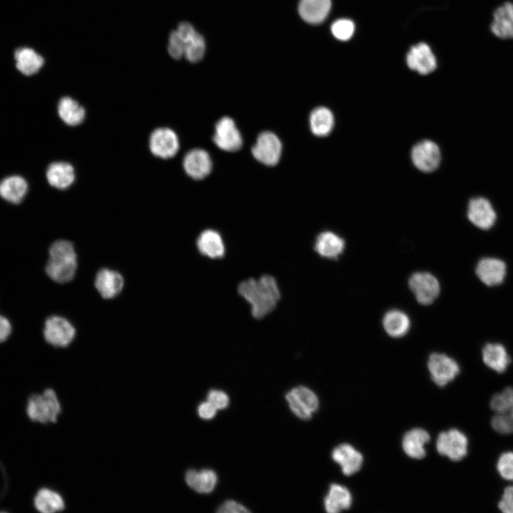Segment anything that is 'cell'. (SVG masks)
Wrapping results in <instances>:
<instances>
[{
	"instance_id": "6da1fadb",
	"label": "cell",
	"mask_w": 513,
	"mask_h": 513,
	"mask_svg": "<svg viewBox=\"0 0 513 513\" xmlns=\"http://www.w3.org/2000/svg\"><path fill=\"white\" fill-rule=\"evenodd\" d=\"M238 292L250 304L252 314L256 319L271 313L281 297L276 280L269 274L242 281Z\"/></svg>"
},
{
	"instance_id": "7a4b0ae2",
	"label": "cell",
	"mask_w": 513,
	"mask_h": 513,
	"mask_svg": "<svg viewBox=\"0 0 513 513\" xmlns=\"http://www.w3.org/2000/svg\"><path fill=\"white\" fill-rule=\"evenodd\" d=\"M167 51L175 59L185 57L191 63L200 61L205 52V41L188 22H182L169 36Z\"/></svg>"
},
{
	"instance_id": "3957f363",
	"label": "cell",
	"mask_w": 513,
	"mask_h": 513,
	"mask_svg": "<svg viewBox=\"0 0 513 513\" xmlns=\"http://www.w3.org/2000/svg\"><path fill=\"white\" fill-rule=\"evenodd\" d=\"M48 254L45 269L47 275L61 284L71 281L77 269V255L73 244L68 240H57L50 246Z\"/></svg>"
},
{
	"instance_id": "277c9868",
	"label": "cell",
	"mask_w": 513,
	"mask_h": 513,
	"mask_svg": "<svg viewBox=\"0 0 513 513\" xmlns=\"http://www.w3.org/2000/svg\"><path fill=\"white\" fill-rule=\"evenodd\" d=\"M61 410L57 394L52 388L31 395L26 405L28 418L33 422L41 424L56 423Z\"/></svg>"
},
{
	"instance_id": "5b68a950",
	"label": "cell",
	"mask_w": 513,
	"mask_h": 513,
	"mask_svg": "<svg viewBox=\"0 0 513 513\" xmlns=\"http://www.w3.org/2000/svg\"><path fill=\"white\" fill-rule=\"evenodd\" d=\"M490 407L495 413L491 420L493 429L501 434L513 433V388L494 394Z\"/></svg>"
},
{
	"instance_id": "8992f818",
	"label": "cell",
	"mask_w": 513,
	"mask_h": 513,
	"mask_svg": "<svg viewBox=\"0 0 513 513\" xmlns=\"http://www.w3.org/2000/svg\"><path fill=\"white\" fill-rule=\"evenodd\" d=\"M43 335L45 341L56 348L67 347L74 339L76 329L66 318L51 316L46 318Z\"/></svg>"
},
{
	"instance_id": "52a82bcc",
	"label": "cell",
	"mask_w": 513,
	"mask_h": 513,
	"mask_svg": "<svg viewBox=\"0 0 513 513\" xmlns=\"http://www.w3.org/2000/svg\"><path fill=\"white\" fill-rule=\"evenodd\" d=\"M467 447L466 435L454 428L440 432L436 441L438 453L452 461H460L465 457L467 453Z\"/></svg>"
},
{
	"instance_id": "ba28073f",
	"label": "cell",
	"mask_w": 513,
	"mask_h": 513,
	"mask_svg": "<svg viewBox=\"0 0 513 513\" xmlns=\"http://www.w3.org/2000/svg\"><path fill=\"white\" fill-rule=\"evenodd\" d=\"M282 145L279 138L273 133L265 131L257 138L252 152L254 157L267 166L276 165L281 157Z\"/></svg>"
},
{
	"instance_id": "9c48e42d",
	"label": "cell",
	"mask_w": 513,
	"mask_h": 513,
	"mask_svg": "<svg viewBox=\"0 0 513 513\" xmlns=\"http://www.w3.org/2000/svg\"><path fill=\"white\" fill-rule=\"evenodd\" d=\"M286 398L291 411L303 420L309 419L318 407L316 395L306 387L299 386L293 388L286 394Z\"/></svg>"
},
{
	"instance_id": "30bf717a",
	"label": "cell",
	"mask_w": 513,
	"mask_h": 513,
	"mask_svg": "<svg viewBox=\"0 0 513 513\" xmlns=\"http://www.w3.org/2000/svg\"><path fill=\"white\" fill-rule=\"evenodd\" d=\"M428 367L432 381L441 387L453 380L460 373L457 363L442 353H432L428 359Z\"/></svg>"
},
{
	"instance_id": "8fae6325",
	"label": "cell",
	"mask_w": 513,
	"mask_h": 513,
	"mask_svg": "<svg viewBox=\"0 0 513 513\" xmlns=\"http://www.w3.org/2000/svg\"><path fill=\"white\" fill-rule=\"evenodd\" d=\"M149 147L153 155L162 159H170L178 152L179 139L170 128H158L150 136Z\"/></svg>"
},
{
	"instance_id": "7c38bea8",
	"label": "cell",
	"mask_w": 513,
	"mask_h": 513,
	"mask_svg": "<svg viewBox=\"0 0 513 513\" xmlns=\"http://www.w3.org/2000/svg\"><path fill=\"white\" fill-rule=\"evenodd\" d=\"M213 141L222 150L235 152L242 145V138L234 121L229 117H223L215 125Z\"/></svg>"
},
{
	"instance_id": "4fadbf2b",
	"label": "cell",
	"mask_w": 513,
	"mask_h": 513,
	"mask_svg": "<svg viewBox=\"0 0 513 513\" xmlns=\"http://www.w3.org/2000/svg\"><path fill=\"white\" fill-rule=\"evenodd\" d=\"M409 286L417 301L423 305L432 304L440 292L437 279L428 272L414 273L409 279Z\"/></svg>"
},
{
	"instance_id": "5bb4252c",
	"label": "cell",
	"mask_w": 513,
	"mask_h": 513,
	"mask_svg": "<svg viewBox=\"0 0 513 513\" xmlns=\"http://www.w3.org/2000/svg\"><path fill=\"white\" fill-rule=\"evenodd\" d=\"M411 158L414 165L420 170L432 172L437 169L440 164V150L432 141L423 140L413 147Z\"/></svg>"
},
{
	"instance_id": "9a60e30c",
	"label": "cell",
	"mask_w": 513,
	"mask_h": 513,
	"mask_svg": "<svg viewBox=\"0 0 513 513\" xmlns=\"http://www.w3.org/2000/svg\"><path fill=\"white\" fill-rule=\"evenodd\" d=\"M467 217L475 226L486 230L494 224L497 214L487 199L477 197L471 199L469 202Z\"/></svg>"
},
{
	"instance_id": "2e32d148",
	"label": "cell",
	"mask_w": 513,
	"mask_h": 513,
	"mask_svg": "<svg viewBox=\"0 0 513 513\" xmlns=\"http://www.w3.org/2000/svg\"><path fill=\"white\" fill-rule=\"evenodd\" d=\"M408 67L420 74L432 73L437 66V61L430 46L425 43H419L412 46L406 57Z\"/></svg>"
},
{
	"instance_id": "e0dca14e",
	"label": "cell",
	"mask_w": 513,
	"mask_h": 513,
	"mask_svg": "<svg viewBox=\"0 0 513 513\" xmlns=\"http://www.w3.org/2000/svg\"><path fill=\"white\" fill-rule=\"evenodd\" d=\"M182 164L187 175L197 180L208 176L212 167L209 155L202 149L189 151L184 157Z\"/></svg>"
},
{
	"instance_id": "ac0fdd59",
	"label": "cell",
	"mask_w": 513,
	"mask_h": 513,
	"mask_svg": "<svg viewBox=\"0 0 513 513\" xmlns=\"http://www.w3.org/2000/svg\"><path fill=\"white\" fill-rule=\"evenodd\" d=\"M491 32L501 39H513V1H506L493 12Z\"/></svg>"
},
{
	"instance_id": "d6986e66",
	"label": "cell",
	"mask_w": 513,
	"mask_h": 513,
	"mask_svg": "<svg viewBox=\"0 0 513 513\" xmlns=\"http://www.w3.org/2000/svg\"><path fill=\"white\" fill-rule=\"evenodd\" d=\"M331 457L333 461L341 466L343 473L347 476L359 471L363 462L361 453L347 443L336 447L332 451Z\"/></svg>"
},
{
	"instance_id": "ffe728a7",
	"label": "cell",
	"mask_w": 513,
	"mask_h": 513,
	"mask_svg": "<svg viewBox=\"0 0 513 513\" xmlns=\"http://www.w3.org/2000/svg\"><path fill=\"white\" fill-rule=\"evenodd\" d=\"M507 273L505 263L501 259L485 257L476 266V274L484 284L491 286L500 284Z\"/></svg>"
},
{
	"instance_id": "44dd1931",
	"label": "cell",
	"mask_w": 513,
	"mask_h": 513,
	"mask_svg": "<svg viewBox=\"0 0 513 513\" xmlns=\"http://www.w3.org/2000/svg\"><path fill=\"white\" fill-rule=\"evenodd\" d=\"M123 286V277L116 271L102 269L96 274L95 286L103 299L114 298L120 294Z\"/></svg>"
},
{
	"instance_id": "7402d4cb",
	"label": "cell",
	"mask_w": 513,
	"mask_h": 513,
	"mask_svg": "<svg viewBox=\"0 0 513 513\" xmlns=\"http://www.w3.org/2000/svg\"><path fill=\"white\" fill-rule=\"evenodd\" d=\"M197 247L202 255L210 259L222 258L225 253V246L221 234L212 229H205L200 234L197 239Z\"/></svg>"
},
{
	"instance_id": "603a6c76",
	"label": "cell",
	"mask_w": 513,
	"mask_h": 513,
	"mask_svg": "<svg viewBox=\"0 0 513 513\" xmlns=\"http://www.w3.org/2000/svg\"><path fill=\"white\" fill-rule=\"evenodd\" d=\"M185 480L194 491L200 494H209L215 489L218 477L217 473L211 469H190L185 473Z\"/></svg>"
},
{
	"instance_id": "cb8c5ba5",
	"label": "cell",
	"mask_w": 513,
	"mask_h": 513,
	"mask_svg": "<svg viewBox=\"0 0 513 513\" xmlns=\"http://www.w3.org/2000/svg\"><path fill=\"white\" fill-rule=\"evenodd\" d=\"M352 501V495L347 487L333 483L329 486L324 497V509L326 513H341L350 508Z\"/></svg>"
},
{
	"instance_id": "d4e9b609",
	"label": "cell",
	"mask_w": 513,
	"mask_h": 513,
	"mask_svg": "<svg viewBox=\"0 0 513 513\" xmlns=\"http://www.w3.org/2000/svg\"><path fill=\"white\" fill-rule=\"evenodd\" d=\"M345 242L338 234L326 231L320 233L314 242L315 251L322 257L335 259L343 252Z\"/></svg>"
},
{
	"instance_id": "484cf974",
	"label": "cell",
	"mask_w": 513,
	"mask_h": 513,
	"mask_svg": "<svg viewBox=\"0 0 513 513\" xmlns=\"http://www.w3.org/2000/svg\"><path fill=\"white\" fill-rule=\"evenodd\" d=\"M46 175L48 184L59 190L68 188L76 178L73 167L66 162L51 163L47 167Z\"/></svg>"
},
{
	"instance_id": "4316f807",
	"label": "cell",
	"mask_w": 513,
	"mask_h": 513,
	"mask_svg": "<svg viewBox=\"0 0 513 513\" xmlns=\"http://www.w3.org/2000/svg\"><path fill=\"white\" fill-rule=\"evenodd\" d=\"M331 6V0H300L299 13L304 21L318 24L327 17Z\"/></svg>"
},
{
	"instance_id": "83f0119b",
	"label": "cell",
	"mask_w": 513,
	"mask_h": 513,
	"mask_svg": "<svg viewBox=\"0 0 513 513\" xmlns=\"http://www.w3.org/2000/svg\"><path fill=\"white\" fill-rule=\"evenodd\" d=\"M429 433L422 428H413L407 432L402 440L405 453L411 458L422 459L426 455L425 445L430 441Z\"/></svg>"
},
{
	"instance_id": "f1b7e54d",
	"label": "cell",
	"mask_w": 513,
	"mask_h": 513,
	"mask_svg": "<svg viewBox=\"0 0 513 513\" xmlns=\"http://www.w3.org/2000/svg\"><path fill=\"white\" fill-rule=\"evenodd\" d=\"M28 190L27 181L19 175L8 176L0 182V197L12 204L21 202Z\"/></svg>"
},
{
	"instance_id": "f546056e",
	"label": "cell",
	"mask_w": 513,
	"mask_h": 513,
	"mask_svg": "<svg viewBox=\"0 0 513 513\" xmlns=\"http://www.w3.org/2000/svg\"><path fill=\"white\" fill-rule=\"evenodd\" d=\"M16 68L24 75L38 73L44 64L42 56L29 47L18 48L14 52Z\"/></svg>"
},
{
	"instance_id": "4dcf8cb0",
	"label": "cell",
	"mask_w": 513,
	"mask_h": 513,
	"mask_svg": "<svg viewBox=\"0 0 513 513\" xmlns=\"http://www.w3.org/2000/svg\"><path fill=\"white\" fill-rule=\"evenodd\" d=\"M33 504L39 513H57L65 507L62 496L56 491L43 487L36 493Z\"/></svg>"
},
{
	"instance_id": "1f68e13d",
	"label": "cell",
	"mask_w": 513,
	"mask_h": 513,
	"mask_svg": "<svg viewBox=\"0 0 513 513\" xmlns=\"http://www.w3.org/2000/svg\"><path fill=\"white\" fill-rule=\"evenodd\" d=\"M482 360L489 368L499 373L504 372L510 363L506 348L500 343L485 345L482 349Z\"/></svg>"
},
{
	"instance_id": "d6a6232c",
	"label": "cell",
	"mask_w": 513,
	"mask_h": 513,
	"mask_svg": "<svg viewBox=\"0 0 513 513\" xmlns=\"http://www.w3.org/2000/svg\"><path fill=\"white\" fill-rule=\"evenodd\" d=\"M58 114L68 125L76 126L81 124L86 118L84 108L73 98L65 96L58 103Z\"/></svg>"
},
{
	"instance_id": "836d02e7",
	"label": "cell",
	"mask_w": 513,
	"mask_h": 513,
	"mask_svg": "<svg viewBox=\"0 0 513 513\" xmlns=\"http://www.w3.org/2000/svg\"><path fill=\"white\" fill-rule=\"evenodd\" d=\"M386 333L394 338L405 336L410 329V318L404 312L394 309L387 312L383 319Z\"/></svg>"
},
{
	"instance_id": "e575fe53",
	"label": "cell",
	"mask_w": 513,
	"mask_h": 513,
	"mask_svg": "<svg viewBox=\"0 0 513 513\" xmlns=\"http://www.w3.org/2000/svg\"><path fill=\"white\" fill-rule=\"evenodd\" d=\"M310 128L316 136L324 137L332 130L334 118L332 112L327 108L318 107L313 110L309 118Z\"/></svg>"
},
{
	"instance_id": "d590c367",
	"label": "cell",
	"mask_w": 513,
	"mask_h": 513,
	"mask_svg": "<svg viewBox=\"0 0 513 513\" xmlns=\"http://www.w3.org/2000/svg\"><path fill=\"white\" fill-rule=\"evenodd\" d=\"M355 30L354 24L349 19H339L336 21L331 26L333 35L341 41L350 39Z\"/></svg>"
},
{
	"instance_id": "8d00e7d4",
	"label": "cell",
	"mask_w": 513,
	"mask_h": 513,
	"mask_svg": "<svg viewBox=\"0 0 513 513\" xmlns=\"http://www.w3.org/2000/svg\"><path fill=\"white\" fill-rule=\"evenodd\" d=\"M497 468L504 479L513 481V452L502 454L497 461Z\"/></svg>"
},
{
	"instance_id": "74e56055",
	"label": "cell",
	"mask_w": 513,
	"mask_h": 513,
	"mask_svg": "<svg viewBox=\"0 0 513 513\" xmlns=\"http://www.w3.org/2000/svg\"><path fill=\"white\" fill-rule=\"evenodd\" d=\"M207 401L217 410H222L228 406L229 397L222 390H212L207 395Z\"/></svg>"
},
{
	"instance_id": "f35d334b",
	"label": "cell",
	"mask_w": 513,
	"mask_h": 513,
	"mask_svg": "<svg viewBox=\"0 0 513 513\" xmlns=\"http://www.w3.org/2000/svg\"><path fill=\"white\" fill-rule=\"evenodd\" d=\"M216 513H252L249 509L241 503L228 499L222 503L217 508Z\"/></svg>"
},
{
	"instance_id": "ab89813d",
	"label": "cell",
	"mask_w": 513,
	"mask_h": 513,
	"mask_svg": "<svg viewBox=\"0 0 513 513\" xmlns=\"http://www.w3.org/2000/svg\"><path fill=\"white\" fill-rule=\"evenodd\" d=\"M498 507L502 513H513V486L504 489Z\"/></svg>"
},
{
	"instance_id": "60d3db41",
	"label": "cell",
	"mask_w": 513,
	"mask_h": 513,
	"mask_svg": "<svg viewBox=\"0 0 513 513\" xmlns=\"http://www.w3.org/2000/svg\"><path fill=\"white\" fill-rule=\"evenodd\" d=\"M217 409L207 400L200 403L197 408L199 416L204 420H209L214 417Z\"/></svg>"
},
{
	"instance_id": "b9f144b4",
	"label": "cell",
	"mask_w": 513,
	"mask_h": 513,
	"mask_svg": "<svg viewBox=\"0 0 513 513\" xmlns=\"http://www.w3.org/2000/svg\"><path fill=\"white\" fill-rule=\"evenodd\" d=\"M12 326L9 320L0 314V343L5 342L11 336Z\"/></svg>"
},
{
	"instance_id": "7bdbcfd3",
	"label": "cell",
	"mask_w": 513,
	"mask_h": 513,
	"mask_svg": "<svg viewBox=\"0 0 513 513\" xmlns=\"http://www.w3.org/2000/svg\"><path fill=\"white\" fill-rule=\"evenodd\" d=\"M0 470L1 471V473H2V475H3V478H4V487L3 489H4V490H6L7 483H8V479H7V475H6V472L5 467H4V465L1 464V462H0Z\"/></svg>"
},
{
	"instance_id": "ee69618b",
	"label": "cell",
	"mask_w": 513,
	"mask_h": 513,
	"mask_svg": "<svg viewBox=\"0 0 513 513\" xmlns=\"http://www.w3.org/2000/svg\"><path fill=\"white\" fill-rule=\"evenodd\" d=\"M0 513H8V512L0 511Z\"/></svg>"
}]
</instances>
